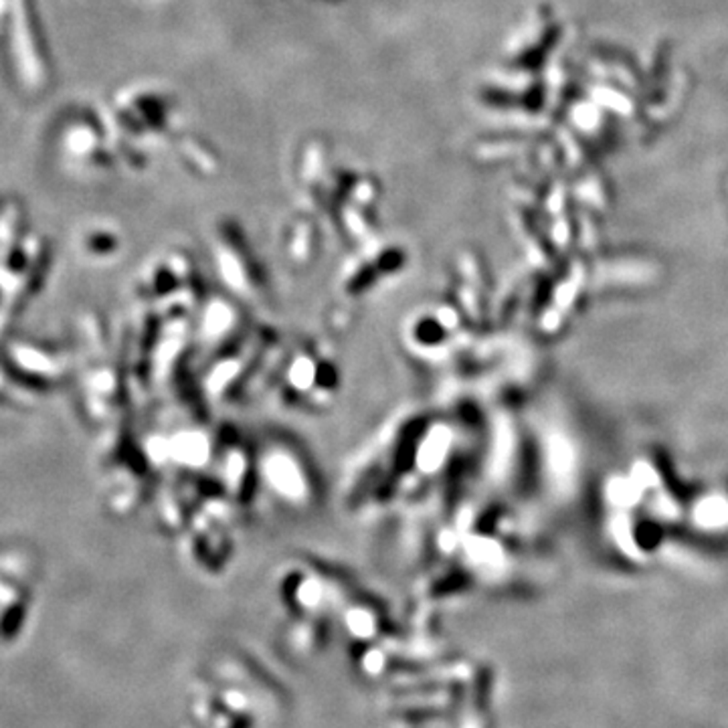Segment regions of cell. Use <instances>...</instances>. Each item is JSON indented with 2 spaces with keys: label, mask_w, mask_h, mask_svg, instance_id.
<instances>
[{
  "label": "cell",
  "mask_w": 728,
  "mask_h": 728,
  "mask_svg": "<svg viewBox=\"0 0 728 728\" xmlns=\"http://www.w3.org/2000/svg\"><path fill=\"white\" fill-rule=\"evenodd\" d=\"M558 39H561V26H558L556 23H550L545 29L543 36H540V41L536 45H530L528 49L516 59L518 68L526 69V71L543 69L546 59L550 57V53H553V49L556 47Z\"/></svg>",
  "instance_id": "1"
},
{
  "label": "cell",
  "mask_w": 728,
  "mask_h": 728,
  "mask_svg": "<svg viewBox=\"0 0 728 728\" xmlns=\"http://www.w3.org/2000/svg\"><path fill=\"white\" fill-rule=\"evenodd\" d=\"M668 71H670V47H660V51L656 55V63H653V69H651V98L650 101L651 104H658L661 99V86L666 83L668 78Z\"/></svg>",
  "instance_id": "2"
},
{
  "label": "cell",
  "mask_w": 728,
  "mask_h": 728,
  "mask_svg": "<svg viewBox=\"0 0 728 728\" xmlns=\"http://www.w3.org/2000/svg\"><path fill=\"white\" fill-rule=\"evenodd\" d=\"M25 615H26L25 605L15 603L8 607L3 618H0V638H3L5 641L15 640L18 633H21V628L25 623Z\"/></svg>",
  "instance_id": "3"
},
{
  "label": "cell",
  "mask_w": 728,
  "mask_h": 728,
  "mask_svg": "<svg viewBox=\"0 0 728 728\" xmlns=\"http://www.w3.org/2000/svg\"><path fill=\"white\" fill-rule=\"evenodd\" d=\"M545 98H546V91H545L543 83H532L528 91L522 96L520 106L532 111V114H536V111L545 106Z\"/></svg>",
  "instance_id": "4"
}]
</instances>
